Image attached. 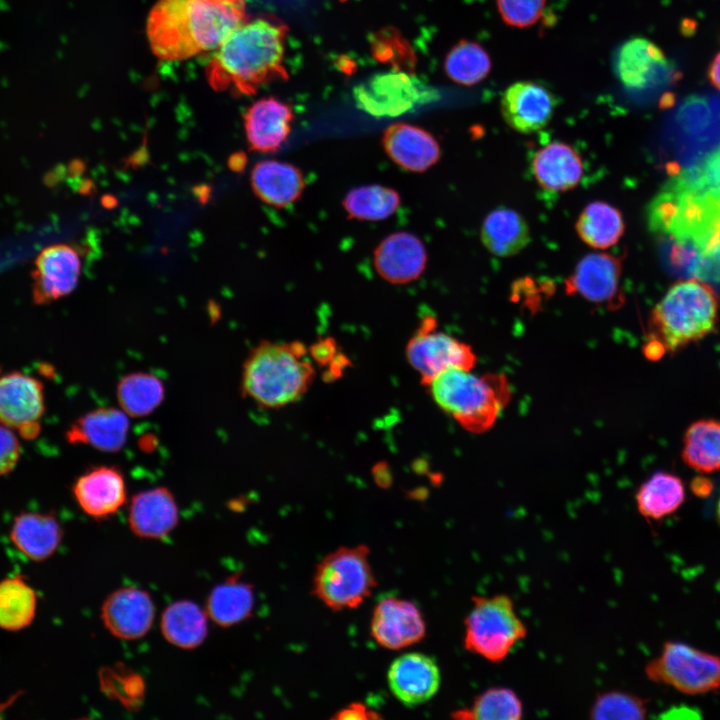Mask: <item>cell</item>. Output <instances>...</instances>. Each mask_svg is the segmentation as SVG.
<instances>
[{
	"label": "cell",
	"mask_w": 720,
	"mask_h": 720,
	"mask_svg": "<svg viewBox=\"0 0 720 720\" xmlns=\"http://www.w3.org/2000/svg\"><path fill=\"white\" fill-rule=\"evenodd\" d=\"M214 1L230 3V2H235V1H237V0H214Z\"/></svg>",
	"instance_id": "obj_50"
},
{
	"label": "cell",
	"mask_w": 720,
	"mask_h": 720,
	"mask_svg": "<svg viewBox=\"0 0 720 720\" xmlns=\"http://www.w3.org/2000/svg\"><path fill=\"white\" fill-rule=\"evenodd\" d=\"M622 213L604 201L589 203L576 221V232L581 240L595 249L614 246L624 234Z\"/></svg>",
	"instance_id": "obj_31"
},
{
	"label": "cell",
	"mask_w": 720,
	"mask_h": 720,
	"mask_svg": "<svg viewBox=\"0 0 720 720\" xmlns=\"http://www.w3.org/2000/svg\"><path fill=\"white\" fill-rule=\"evenodd\" d=\"M288 26L273 15L246 18L218 46L206 66L216 92L250 96L274 80H287L284 66Z\"/></svg>",
	"instance_id": "obj_1"
},
{
	"label": "cell",
	"mask_w": 720,
	"mask_h": 720,
	"mask_svg": "<svg viewBox=\"0 0 720 720\" xmlns=\"http://www.w3.org/2000/svg\"><path fill=\"white\" fill-rule=\"evenodd\" d=\"M718 301L704 281L691 278L673 284L650 318L644 353L657 360L709 334L717 321Z\"/></svg>",
	"instance_id": "obj_4"
},
{
	"label": "cell",
	"mask_w": 720,
	"mask_h": 720,
	"mask_svg": "<svg viewBox=\"0 0 720 720\" xmlns=\"http://www.w3.org/2000/svg\"><path fill=\"white\" fill-rule=\"evenodd\" d=\"M156 608L151 595L138 587H121L108 594L100 609L105 629L125 641L144 637L151 629Z\"/></svg>",
	"instance_id": "obj_13"
},
{
	"label": "cell",
	"mask_w": 720,
	"mask_h": 720,
	"mask_svg": "<svg viewBox=\"0 0 720 720\" xmlns=\"http://www.w3.org/2000/svg\"><path fill=\"white\" fill-rule=\"evenodd\" d=\"M336 719H377L380 718L374 710L361 703H352L335 714Z\"/></svg>",
	"instance_id": "obj_46"
},
{
	"label": "cell",
	"mask_w": 720,
	"mask_h": 720,
	"mask_svg": "<svg viewBox=\"0 0 720 720\" xmlns=\"http://www.w3.org/2000/svg\"><path fill=\"white\" fill-rule=\"evenodd\" d=\"M128 526L142 539L162 540L177 527L179 509L173 493L158 486L135 494L128 507Z\"/></svg>",
	"instance_id": "obj_19"
},
{
	"label": "cell",
	"mask_w": 720,
	"mask_h": 720,
	"mask_svg": "<svg viewBox=\"0 0 720 720\" xmlns=\"http://www.w3.org/2000/svg\"><path fill=\"white\" fill-rule=\"evenodd\" d=\"M503 21L513 27L534 25L543 15L546 0H496Z\"/></svg>",
	"instance_id": "obj_43"
},
{
	"label": "cell",
	"mask_w": 720,
	"mask_h": 720,
	"mask_svg": "<svg viewBox=\"0 0 720 720\" xmlns=\"http://www.w3.org/2000/svg\"><path fill=\"white\" fill-rule=\"evenodd\" d=\"M685 499L682 480L669 472H656L638 489L636 504L647 519L659 520L674 513Z\"/></svg>",
	"instance_id": "obj_32"
},
{
	"label": "cell",
	"mask_w": 720,
	"mask_h": 720,
	"mask_svg": "<svg viewBox=\"0 0 720 720\" xmlns=\"http://www.w3.org/2000/svg\"><path fill=\"white\" fill-rule=\"evenodd\" d=\"M371 49L376 59L392 64L394 70L413 73L415 55L406 39L394 28H385L374 34Z\"/></svg>",
	"instance_id": "obj_41"
},
{
	"label": "cell",
	"mask_w": 720,
	"mask_h": 720,
	"mask_svg": "<svg viewBox=\"0 0 720 720\" xmlns=\"http://www.w3.org/2000/svg\"><path fill=\"white\" fill-rule=\"evenodd\" d=\"M72 492L82 511L97 520L116 514L127 498L123 473L108 465L95 466L81 474Z\"/></svg>",
	"instance_id": "obj_18"
},
{
	"label": "cell",
	"mask_w": 720,
	"mask_h": 720,
	"mask_svg": "<svg viewBox=\"0 0 720 720\" xmlns=\"http://www.w3.org/2000/svg\"><path fill=\"white\" fill-rule=\"evenodd\" d=\"M426 387L445 413L473 433L491 428L511 397L504 374L476 375L458 368L440 373Z\"/></svg>",
	"instance_id": "obj_5"
},
{
	"label": "cell",
	"mask_w": 720,
	"mask_h": 720,
	"mask_svg": "<svg viewBox=\"0 0 720 720\" xmlns=\"http://www.w3.org/2000/svg\"><path fill=\"white\" fill-rule=\"evenodd\" d=\"M523 704L519 696L507 687H492L480 693L468 708L453 712L457 719L519 720Z\"/></svg>",
	"instance_id": "obj_38"
},
{
	"label": "cell",
	"mask_w": 720,
	"mask_h": 720,
	"mask_svg": "<svg viewBox=\"0 0 720 720\" xmlns=\"http://www.w3.org/2000/svg\"><path fill=\"white\" fill-rule=\"evenodd\" d=\"M687 245L697 250L701 256L707 280L720 281V214L708 222Z\"/></svg>",
	"instance_id": "obj_42"
},
{
	"label": "cell",
	"mask_w": 720,
	"mask_h": 720,
	"mask_svg": "<svg viewBox=\"0 0 720 720\" xmlns=\"http://www.w3.org/2000/svg\"><path fill=\"white\" fill-rule=\"evenodd\" d=\"M247 18L244 0H158L146 21L153 54L164 61H182L216 50Z\"/></svg>",
	"instance_id": "obj_2"
},
{
	"label": "cell",
	"mask_w": 720,
	"mask_h": 720,
	"mask_svg": "<svg viewBox=\"0 0 720 720\" xmlns=\"http://www.w3.org/2000/svg\"><path fill=\"white\" fill-rule=\"evenodd\" d=\"M646 702L634 694L612 690L602 692L595 698L589 717L592 719H644Z\"/></svg>",
	"instance_id": "obj_40"
},
{
	"label": "cell",
	"mask_w": 720,
	"mask_h": 720,
	"mask_svg": "<svg viewBox=\"0 0 720 720\" xmlns=\"http://www.w3.org/2000/svg\"><path fill=\"white\" fill-rule=\"evenodd\" d=\"M254 604L253 586L240 576H231L210 591L205 611L212 622L227 628L250 617Z\"/></svg>",
	"instance_id": "obj_30"
},
{
	"label": "cell",
	"mask_w": 720,
	"mask_h": 720,
	"mask_svg": "<svg viewBox=\"0 0 720 720\" xmlns=\"http://www.w3.org/2000/svg\"><path fill=\"white\" fill-rule=\"evenodd\" d=\"M370 633L383 648L400 650L420 642L426 635V623L418 606L405 599L388 597L375 606Z\"/></svg>",
	"instance_id": "obj_14"
},
{
	"label": "cell",
	"mask_w": 720,
	"mask_h": 720,
	"mask_svg": "<svg viewBox=\"0 0 720 720\" xmlns=\"http://www.w3.org/2000/svg\"><path fill=\"white\" fill-rule=\"evenodd\" d=\"M386 154L399 167L410 172H424L440 158V146L427 130L408 123L390 125L383 133Z\"/></svg>",
	"instance_id": "obj_23"
},
{
	"label": "cell",
	"mask_w": 720,
	"mask_h": 720,
	"mask_svg": "<svg viewBox=\"0 0 720 720\" xmlns=\"http://www.w3.org/2000/svg\"><path fill=\"white\" fill-rule=\"evenodd\" d=\"M716 514H717L718 520H719V522H720V498H719V500H718V502H717Z\"/></svg>",
	"instance_id": "obj_49"
},
{
	"label": "cell",
	"mask_w": 720,
	"mask_h": 720,
	"mask_svg": "<svg viewBox=\"0 0 720 720\" xmlns=\"http://www.w3.org/2000/svg\"><path fill=\"white\" fill-rule=\"evenodd\" d=\"M310 353L312 358L321 365L328 363L336 365L335 360L340 357L337 355L336 343L331 338L322 339L313 344Z\"/></svg>",
	"instance_id": "obj_45"
},
{
	"label": "cell",
	"mask_w": 720,
	"mask_h": 720,
	"mask_svg": "<svg viewBox=\"0 0 720 720\" xmlns=\"http://www.w3.org/2000/svg\"><path fill=\"white\" fill-rule=\"evenodd\" d=\"M400 203V195L396 190L379 184L353 188L343 199L347 215L361 221L387 219L397 211Z\"/></svg>",
	"instance_id": "obj_36"
},
{
	"label": "cell",
	"mask_w": 720,
	"mask_h": 720,
	"mask_svg": "<svg viewBox=\"0 0 720 720\" xmlns=\"http://www.w3.org/2000/svg\"><path fill=\"white\" fill-rule=\"evenodd\" d=\"M341 1H345V0H341Z\"/></svg>",
	"instance_id": "obj_51"
},
{
	"label": "cell",
	"mask_w": 720,
	"mask_h": 720,
	"mask_svg": "<svg viewBox=\"0 0 720 720\" xmlns=\"http://www.w3.org/2000/svg\"><path fill=\"white\" fill-rule=\"evenodd\" d=\"M366 545L339 547L317 564L313 594L333 611L361 605L376 586Z\"/></svg>",
	"instance_id": "obj_7"
},
{
	"label": "cell",
	"mask_w": 720,
	"mask_h": 720,
	"mask_svg": "<svg viewBox=\"0 0 720 720\" xmlns=\"http://www.w3.org/2000/svg\"><path fill=\"white\" fill-rule=\"evenodd\" d=\"M9 537L16 549L31 561H44L61 544L63 529L50 513L22 512L11 525Z\"/></svg>",
	"instance_id": "obj_27"
},
{
	"label": "cell",
	"mask_w": 720,
	"mask_h": 720,
	"mask_svg": "<svg viewBox=\"0 0 720 720\" xmlns=\"http://www.w3.org/2000/svg\"><path fill=\"white\" fill-rule=\"evenodd\" d=\"M128 415L120 408L100 407L76 419L66 432L71 444H85L103 452H117L126 443Z\"/></svg>",
	"instance_id": "obj_24"
},
{
	"label": "cell",
	"mask_w": 720,
	"mask_h": 720,
	"mask_svg": "<svg viewBox=\"0 0 720 720\" xmlns=\"http://www.w3.org/2000/svg\"><path fill=\"white\" fill-rule=\"evenodd\" d=\"M37 596L34 589L21 575L0 581V628L19 631L34 620Z\"/></svg>",
	"instance_id": "obj_35"
},
{
	"label": "cell",
	"mask_w": 720,
	"mask_h": 720,
	"mask_svg": "<svg viewBox=\"0 0 720 720\" xmlns=\"http://www.w3.org/2000/svg\"><path fill=\"white\" fill-rule=\"evenodd\" d=\"M406 356L425 386L446 370H471L476 363L472 348L451 335L438 331L437 321L430 315L421 320L418 329L409 339Z\"/></svg>",
	"instance_id": "obj_10"
},
{
	"label": "cell",
	"mask_w": 720,
	"mask_h": 720,
	"mask_svg": "<svg viewBox=\"0 0 720 720\" xmlns=\"http://www.w3.org/2000/svg\"><path fill=\"white\" fill-rule=\"evenodd\" d=\"M353 98L359 109L374 117H397L436 100L438 93L412 73L393 70L356 85Z\"/></svg>",
	"instance_id": "obj_9"
},
{
	"label": "cell",
	"mask_w": 720,
	"mask_h": 720,
	"mask_svg": "<svg viewBox=\"0 0 720 720\" xmlns=\"http://www.w3.org/2000/svg\"><path fill=\"white\" fill-rule=\"evenodd\" d=\"M481 240L493 255L509 257L522 251L530 242L527 222L516 210L499 207L484 219Z\"/></svg>",
	"instance_id": "obj_29"
},
{
	"label": "cell",
	"mask_w": 720,
	"mask_h": 720,
	"mask_svg": "<svg viewBox=\"0 0 720 720\" xmlns=\"http://www.w3.org/2000/svg\"><path fill=\"white\" fill-rule=\"evenodd\" d=\"M708 77L712 85L720 91V52L712 60Z\"/></svg>",
	"instance_id": "obj_47"
},
{
	"label": "cell",
	"mask_w": 720,
	"mask_h": 720,
	"mask_svg": "<svg viewBox=\"0 0 720 720\" xmlns=\"http://www.w3.org/2000/svg\"><path fill=\"white\" fill-rule=\"evenodd\" d=\"M250 183L258 199L278 209L296 202L305 188L300 168L274 159L257 162L251 170Z\"/></svg>",
	"instance_id": "obj_25"
},
{
	"label": "cell",
	"mask_w": 720,
	"mask_h": 720,
	"mask_svg": "<svg viewBox=\"0 0 720 720\" xmlns=\"http://www.w3.org/2000/svg\"><path fill=\"white\" fill-rule=\"evenodd\" d=\"M387 679L392 694L403 704L412 706L428 701L437 693L441 673L433 658L411 652L391 663Z\"/></svg>",
	"instance_id": "obj_21"
},
{
	"label": "cell",
	"mask_w": 720,
	"mask_h": 720,
	"mask_svg": "<svg viewBox=\"0 0 720 720\" xmlns=\"http://www.w3.org/2000/svg\"><path fill=\"white\" fill-rule=\"evenodd\" d=\"M98 678L103 694L127 710L136 711L144 703L145 681L130 667L122 663L104 666L99 670Z\"/></svg>",
	"instance_id": "obj_39"
},
{
	"label": "cell",
	"mask_w": 720,
	"mask_h": 720,
	"mask_svg": "<svg viewBox=\"0 0 720 720\" xmlns=\"http://www.w3.org/2000/svg\"><path fill=\"white\" fill-rule=\"evenodd\" d=\"M614 67L618 80L631 90H643L665 80H673L676 74L663 51L652 41L641 37L621 45Z\"/></svg>",
	"instance_id": "obj_16"
},
{
	"label": "cell",
	"mask_w": 720,
	"mask_h": 720,
	"mask_svg": "<svg viewBox=\"0 0 720 720\" xmlns=\"http://www.w3.org/2000/svg\"><path fill=\"white\" fill-rule=\"evenodd\" d=\"M303 343L262 341L243 364L241 392L258 406L282 408L299 400L316 371Z\"/></svg>",
	"instance_id": "obj_3"
},
{
	"label": "cell",
	"mask_w": 720,
	"mask_h": 720,
	"mask_svg": "<svg viewBox=\"0 0 720 720\" xmlns=\"http://www.w3.org/2000/svg\"><path fill=\"white\" fill-rule=\"evenodd\" d=\"M208 616L205 609L190 600H178L162 612L160 631L163 638L174 647L192 650L206 640Z\"/></svg>",
	"instance_id": "obj_28"
},
{
	"label": "cell",
	"mask_w": 720,
	"mask_h": 720,
	"mask_svg": "<svg viewBox=\"0 0 720 720\" xmlns=\"http://www.w3.org/2000/svg\"><path fill=\"white\" fill-rule=\"evenodd\" d=\"M682 458L702 473L720 470V421L701 419L692 423L684 436Z\"/></svg>",
	"instance_id": "obj_33"
},
{
	"label": "cell",
	"mask_w": 720,
	"mask_h": 720,
	"mask_svg": "<svg viewBox=\"0 0 720 720\" xmlns=\"http://www.w3.org/2000/svg\"><path fill=\"white\" fill-rule=\"evenodd\" d=\"M44 411V389L38 379L19 371L0 376L1 424L32 440L40 433Z\"/></svg>",
	"instance_id": "obj_11"
},
{
	"label": "cell",
	"mask_w": 720,
	"mask_h": 720,
	"mask_svg": "<svg viewBox=\"0 0 720 720\" xmlns=\"http://www.w3.org/2000/svg\"><path fill=\"white\" fill-rule=\"evenodd\" d=\"M556 100L553 93L535 81L511 84L503 93L500 108L506 124L513 130L530 134L544 128L551 120Z\"/></svg>",
	"instance_id": "obj_17"
},
{
	"label": "cell",
	"mask_w": 720,
	"mask_h": 720,
	"mask_svg": "<svg viewBox=\"0 0 720 720\" xmlns=\"http://www.w3.org/2000/svg\"><path fill=\"white\" fill-rule=\"evenodd\" d=\"M645 672L650 680L686 694L706 693L720 687V657L680 642H666Z\"/></svg>",
	"instance_id": "obj_8"
},
{
	"label": "cell",
	"mask_w": 720,
	"mask_h": 720,
	"mask_svg": "<svg viewBox=\"0 0 720 720\" xmlns=\"http://www.w3.org/2000/svg\"><path fill=\"white\" fill-rule=\"evenodd\" d=\"M120 408L131 417H145L154 412L165 397L162 380L147 372L122 377L116 387Z\"/></svg>",
	"instance_id": "obj_34"
},
{
	"label": "cell",
	"mask_w": 720,
	"mask_h": 720,
	"mask_svg": "<svg viewBox=\"0 0 720 720\" xmlns=\"http://www.w3.org/2000/svg\"><path fill=\"white\" fill-rule=\"evenodd\" d=\"M444 69L452 81L472 86L487 77L491 60L487 51L478 43L461 40L448 52Z\"/></svg>",
	"instance_id": "obj_37"
},
{
	"label": "cell",
	"mask_w": 720,
	"mask_h": 720,
	"mask_svg": "<svg viewBox=\"0 0 720 720\" xmlns=\"http://www.w3.org/2000/svg\"><path fill=\"white\" fill-rule=\"evenodd\" d=\"M377 273L392 284H406L424 272L427 253L422 241L414 234L398 231L385 237L374 250Z\"/></svg>",
	"instance_id": "obj_22"
},
{
	"label": "cell",
	"mask_w": 720,
	"mask_h": 720,
	"mask_svg": "<svg viewBox=\"0 0 720 720\" xmlns=\"http://www.w3.org/2000/svg\"><path fill=\"white\" fill-rule=\"evenodd\" d=\"M531 166L538 185L549 192H565L576 187L584 173L580 154L569 144L559 141L539 149Z\"/></svg>",
	"instance_id": "obj_26"
},
{
	"label": "cell",
	"mask_w": 720,
	"mask_h": 720,
	"mask_svg": "<svg viewBox=\"0 0 720 720\" xmlns=\"http://www.w3.org/2000/svg\"><path fill=\"white\" fill-rule=\"evenodd\" d=\"M621 274V258L609 253H590L577 263L565 281V288L568 294L617 308L622 303Z\"/></svg>",
	"instance_id": "obj_15"
},
{
	"label": "cell",
	"mask_w": 720,
	"mask_h": 720,
	"mask_svg": "<svg viewBox=\"0 0 720 720\" xmlns=\"http://www.w3.org/2000/svg\"><path fill=\"white\" fill-rule=\"evenodd\" d=\"M246 162L247 157L242 152L234 153L228 159L229 168L235 172L243 171L246 166Z\"/></svg>",
	"instance_id": "obj_48"
},
{
	"label": "cell",
	"mask_w": 720,
	"mask_h": 720,
	"mask_svg": "<svg viewBox=\"0 0 720 720\" xmlns=\"http://www.w3.org/2000/svg\"><path fill=\"white\" fill-rule=\"evenodd\" d=\"M293 118L291 106L273 96L253 102L243 115L250 150L259 153L278 151L291 132Z\"/></svg>",
	"instance_id": "obj_20"
},
{
	"label": "cell",
	"mask_w": 720,
	"mask_h": 720,
	"mask_svg": "<svg viewBox=\"0 0 720 720\" xmlns=\"http://www.w3.org/2000/svg\"><path fill=\"white\" fill-rule=\"evenodd\" d=\"M21 446L11 428L0 423V476L11 472L20 458Z\"/></svg>",
	"instance_id": "obj_44"
},
{
	"label": "cell",
	"mask_w": 720,
	"mask_h": 720,
	"mask_svg": "<svg viewBox=\"0 0 720 720\" xmlns=\"http://www.w3.org/2000/svg\"><path fill=\"white\" fill-rule=\"evenodd\" d=\"M82 269L80 251L71 244L57 243L42 249L32 272V298L43 305L69 295L77 286Z\"/></svg>",
	"instance_id": "obj_12"
},
{
	"label": "cell",
	"mask_w": 720,
	"mask_h": 720,
	"mask_svg": "<svg viewBox=\"0 0 720 720\" xmlns=\"http://www.w3.org/2000/svg\"><path fill=\"white\" fill-rule=\"evenodd\" d=\"M464 619V648L497 663L504 660L527 635L513 600L506 594L473 596Z\"/></svg>",
	"instance_id": "obj_6"
}]
</instances>
